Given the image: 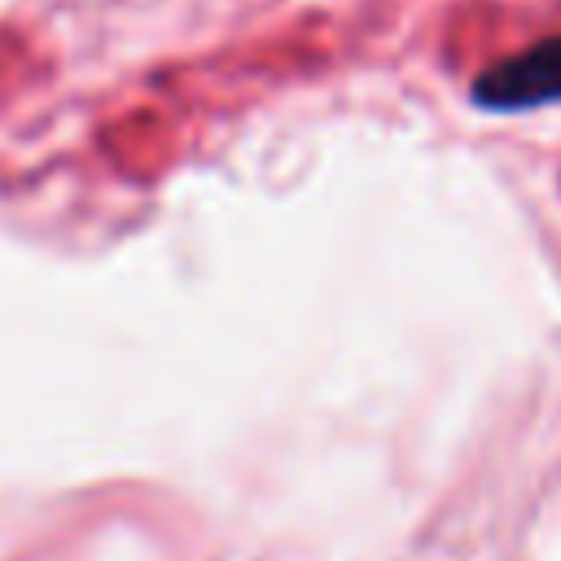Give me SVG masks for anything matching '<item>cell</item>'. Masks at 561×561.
Listing matches in <instances>:
<instances>
[{"mask_svg": "<svg viewBox=\"0 0 561 561\" xmlns=\"http://www.w3.org/2000/svg\"><path fill=\"white\" fill-rule=\"evenodd\" d=\"M469 96L482 110L495 114H517V110H539V105H557L561 101V35L530 44L517 57H504L495 66H486L473 83Z\"/></svg>", "mask_w": 561, "mask_h": 561, "instance_id": "6da1fadb", "label": "cell"}]
</instances>
